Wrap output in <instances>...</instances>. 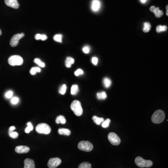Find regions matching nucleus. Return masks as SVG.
<instances>
[{
	"label": "nucleus",
	"instance_id": "obj_1",
	"mask_svg": "<svg viewBox=\"0 0 168 168\" xmlns=\"http://www.w3.org/2000/svg\"><path fill=\"white\" fill-rule=\"evenodd\" d=\"M165 118V114L161 110H157L154 112L151 117V120L153 123L159 124L162 122Z\"/></svg>",
	"mask_w": 168,
	"mask_h": 168
},
{
	"label": "nucleus",
	"instance_id": "obj_25",
	"mask_svg": "<svg viewBox=\"0 0 168 168\" xmlns=\"http://www.w3.org/2000/svg\"><path fill=\"white\" fill-rule=\"evenodd\" d=\"M35 39L37 40H42L43 41L46 40L47 39V37L46 35H41L39 34H37L35 36Z\"/></svg>",
	"mask_w": 168,
	"mask_h": 168
},
{
	"label": "nucleus",
	"instance_id": "obj_26",
	"mask_svg": "<svg viewBox=\"0 0 168 168\" xmlns=\"http://www.w3.org/2000/svg\"><path fill=\"white\" fill-rule=\"evenodd\" d=\"M41 72V69L39 67H32L30 70V73L32 75H35L37 72Z\"/></svg>",
	"mask_w": 168,
	"mask_h": 168
},
{
	"label": "nucleus",
	"instance_id": "obj_28",
	"mask_svg": "<svg viewBox=\"0 0 168 168\" xmlns=\"http://www.w3.org/2000/svg\"><path fill=\"white\" fill-rule=\"evenodd\" d=\"M33 129V127L31 122H28L27 123V127L25 129L26 133H29L30 131H32Z\"/></svg>",
	"mask_w": 168,
	"mask_h": 168
},
{
	"label": "nucleus",
	"instance_id": "obj_7",
	"mask_svg": "<svg viewBox=\"0 0 168 168\" xmlns=\"http://www.w3.org/2000/svg\"><path fill=\"white\" fill-rule=\"evenodd\" d=\"M108 139L112 145H118L121 142V139L114 132H110L108 134Z\"/></svg>",
	"mask_w": 168,
	"mask_h": 168
},
{
	"label": "nucleus",
	"instance_id": "obj_20",
	"mask_svg": "<svg viewBox=\"0 0 168 168\" xmlns=\"http://www.w3.org/2000/svg\"><path fill=\"white\" fill-rule=\"evenodd\" d=\"M103 84L104 85L105 88H109L111 85V80L109 78H105L103 79Z\"/></svg>",
	"mask_w": 168,
	"mask_h": 168
},
{
	"label": "nucleus",
	"instance_id": "obj_22",
	"mask_svg": "<svg viewBox=\"0 0 168 168\" xmlns=\"http://www.w3.org/2000/svg\"><path fill=\"white\" fill-rule=\"evenodd\" d=\"M143 25V31L144 32H148L150 31V30L151 27L150 23L148 22H146L145 23H144Z\"/></svg>",
	"mask_w": 168,
	"mask_h": 168
},
{
	"label": "nucleus",
	"instance_id": "obj_15",
	"mask_svg": "<svg viewBox=\"0 0 168 168\" xmlns=\"http://www.w3.org/2000/svg\"><path fill=\"white\" fill-rule=\"evenodd\" d=\"M58 133L62 135L68 136L71 134V131L66 129H58Z\"/></svg>",
	"mask_w": 168,
	"mask_h": 168
},
{
	"label": "nucleus",
	"instance_id": "obj_31",
	"mask_svg": "<svg viewBox=\"0 0 168 168\" xmlns=\"http://www.w3.org/2000/svg\"><path fill=\"white\" fill-rule=\"evenodd\" d=\"M66 89H67V87H66V85H63V86H62L60 88L59 93H60V94H62V95H64V94L65 93Z\"/></svg>",
	"mask_w": 168,
	"mask_h": 168
},
{
	"label": "nucleus",
	"instance_id": "obj_16",
	"mask_svg": "<svg viewBox=\"0 0 168 168\" xmlns=\"http://www.w3.org/2000/svg\"><path fill=\"white\" fill-rule=\"evenodd\" d=\"M74 59L71 57H67L65 60V65L67 68H70L72 64H74Z\"/></svg>",
	"mask_w": 168,
	"mask_h": 168
},
{
	"label": "nucleus",
	"instance_id": "obj_2",
	"mask_svg": "<svg viewBox=\"0 0 168 168\" xmlns=\"http://www.w3.org/2000/svg\"><path fill=\"white\" fill-rule=\"evenodd\" d=\"M71 108L76 116H81L83 114V109L81 103L78 100H75L71 105Z\"/></svg>",
	"mask_w": 168,
	"mask_h": 168
},
{
	"label": "nucleus",
	"instance_id": "obj_23",
	"mask_svg": "<svg viewBox=\"0 0 168 168\" xmlns=\"http://www.w3.org/2000/svg\"><path fill=\"white\" fill-rule=\"evenodd\" d=\"M167 30V27L166 26L158 25L156 28L157 32L160 33L161 32H165Z\"/></svg>",
	"mask_w": 168,
	"mask_h": 168
},
{
	"label": "nucleus",
	"instance_id": "obj_11",
	"mask_svg": "<svg viewBox=\"0 0 168 168\" xmlns=\"http://www.w3.org/2000/svg\"><path fill=\"white\" fill-rule=\"evenodd\" d=\"M5 3L8 7L15 9L19 7V4L17 0H5Z\"/></svg>",
	"mask_w": 168,
	"mask_h": 168
},
{
	"label": "nucleus",
	"instance_id": "obj_29",
	"mask_svg": "<svg viewBox=\"0 0 168 168\" xmlns=\"http://www.w3.org/2000/svg\"><path fill=\"white\" fill-rule=\"evenodd\" d=\"M34 62L36 63L37 65H38L39 66H40V67H45V64H44L43 62H42V61L40 59H39V58H35V59H34Z\"/></svg>",
	"mask_w": 168,
	"mask_h": 168
},
{
	"label": "nucleus",
	"instance_id": "obj_18",
	"mask_svg": "<svg viewBox=\"0 0 168 168\" xmlns=\"http://www.w3.org/2000/svg\"><path fill=\"white\" fill-rule=\"evenodd\" d=\"M56 122L57 124H59L60 123L63 124H65L66 123V119H65V117L63 115H59L56 118Z\"/></svg>",
	"mask_w": 168,
	"mask_h": 168
},
{
	"label": "nucleus",
	"instance_id": "obj_27",
	"mask_svg": "<svg viewBox=\"0 0 168 168\" xmlns=\"http://www.w3.org/2000/svg\"><path fill=\"white\" fill-rule=\"evenodd\" d=\"M62 35L61 34H57V35H55L54 36L53 39L56 42H59V43H62Z\"/></svg>",
	"mask_w": 168,
	"mask_h": 168
},
{
	"label": "nucleus",
	"instance_id": "obj_35",
	"mask_svg": "<svg viewBox=\"0 0 168 168\" xmlns=\"http://www.w3.org/2000/svg\"><path fill=\"white\" fill-rule=\"evenodd\" d=\"M13 95V92L11 91H9L8 92H7L5 94V97L7 98H11L12 97Z\"/></svg>",
	"mask_w": 168,
	"mask_h": 168
},
{
	"label": "nucleus",
	"instance_id": "obj_38",
	"mask_svg": "<svg viewBox=\"0 0 168 168\" xmlns=\"http://www.w3.org/2000/svg\"><path fill=\"white\" fill-rule=\"evenodd\" d=\"M15 129V126H11L10 127L9 129V132H12L14 131Z\"/></svg>",
	"mask_w": 168,
	"mask_h": 168
},
{
	"label": "nucleus",
	"instance_id": "obj_40",
	"mask_svg": "<svg viewBox=\"0 0 168 168\" xmlns=\"http://www.w3.org/2000/svg\"><path fill=\"white\" fill-rule=\"evenodd\" d=\"M1 34H2V32H1V30H0V36L1 35Z\"/></svg>",
	"mask_w": 168,
	"mask_h": 168
},
{
	"label": "nucleus",
	"instance_id": "obj_4",
	"mask_svg": "<svg viewBox=\"0 0 168 168\" xmlns=\"http://www.w3.org/2000/svg\"><path fill=\"white\" fill-rule=\"evenodd\" d=\"M36 130L37 133L39 134H48L51 131V127L46 123H40L37 126Z\"/></svg>",
	"mask_w": 168,
	"mask_h": 168
},
{
	"label": "nucleus",
	"instance_id": "obj_34",
	"mask_svg": "<svg viewBox=\"0 0 168 168\" xmlns=\"http://www.w3.org/2000/svg\"><path fill=\"white\" fill-rule=\"evenodd\" d=\"M84 72L82 70L80 69H79L77 70L75 72V75L76 76H78L80 75H82V74H83Z\"/></svg>",
	"mask_w": 168,
	"mask_h": 168
},
{
	"label": "nucleus",
	"instance_id": "obj_32",
	"mask_svg": "<svg viewBox=\"0 0 168 168\" xmlns=\"http://www.w3.org/2000/svg\"><path fill=\"white\" fill-rule=\"evenodd\" d=\"M9 135L11 138H17L18 136V134L16 132H14V131H12V132H9Z\"/></svg>",
	"mask_w": 168,
	"mask_h": 168
},
{
	"label": "nucleus",
	"instance_id": "obj_14",
	"mask_svg": "<svg viewBox=\"0 0 168 168\" xmlns=\"http://www.w3.org/2000/svg\"><path fill=\"white\" fill-rule=\"evenodd\" d=\"M153 12L154 13L155 15L157 18H161L164 14L162 11L160 10L159 8H158V7H157V8L155 7L154 10L153 11Z\"/></svg>",
	"mask_w": 168,
	"mask_h": 168
},
{
	"label": "nucleus",
	"instance_id": "obj_13",
	"mask_svg": "<svg viewBox=\"0 0 168 168\" xmlns=\"http://www.w3.org/2000/svg\"><path fill=\"white\" fill-rule=\"evenodd\" d=\"M101 7V2L98 0H93L92 2V9L94 12L98 11Z\"/></svg>",
	"mask_w": 168,
	"mask_h": 168
},
{
	"label": "nucleus",
	"instance_id": "obj_12",
	"mask_svg": "<svg viewBox=\"0 0 168 168\" xmlns=\"http://www.w3.org/2000/svg\"><path fill=\"white\" fill-rule=\"evenodd\" d=\"M24 168H35V162L32 159L27 158L24 161Z\"/></svg>",
	"mask_w": 168,
	"mask_h": 168
},
{
	"label": "nucleus",
	"instance_id": "obj_33",
	"mask_svg": "<svg viewBox=\"0 0 168 168\" xmlns=\"http://www.w3.org/2000/svg\"><path fill=\"white\" fill-rule=\"evenodd\" d=\"M19 101V99L17 97H14L11 100V102L12 104L15 105L17 104Z\"/></svg>",
	"mask_w": 168,
	"mask_h": 168
},
{
	"label": "nucleus",
	"instance_id": "obj_5",
	"mask_svg": "<svg viewBox=\"0 0 168 168\" xmlns=\"http://www.w3.org/2000/svg\"><path fill=\"white\" fill-rule=\"evenodd\" d=\"M8 62L11 66L21 65L23 64V60L21 56L18 55H13L9 57Z\"/></svg>",
	"mask_w": 168,
	"mask_h": 168
},
{
	"label": "nucleus",
	"instance_id": "obj_19",
	"mask_svg": "<svg viewBox=\"0 0 168 168\" xmlns=\"http://www.w3.org/2000/svg\"><path fill=\"white\" fill-rule=\"evenodd\" d=\"M79 89L78 85H74L71 87V93L72 95H76L79 92Z\"/></svg>",
	"mask_w": 168,
	"mask_h": 168
},
{
	"label": "nucleus",
	"instance_id": "obj_39",
	"mask_svg": "<svg viewBox=\"0 0 168 168\" xmlns=\"http://www.w3.org/2000/svg\"><path fill=\"white\" fill-rule=\"evenodd\" d=\"M147 1V0H141V3H143V4H144L146 2V1Z\"/></svg>",
	"mask_w": 168,
	"mask_h": 168
},
{
	"label": "nucleus",
	"instance_id": "obj_8",
	"mask_svg": "<svg viewBox=\"0 0 168 168\" xmlns=\"http://www.w3.org/2000/svg\"><path fill=\"white\" fill-rule=\"evenodd\" d=\"M25 34H17L13 36L11 39L10 41V44L12 47H15L18 45L19 43V41L21 39V38L24 37Z\"/></svg>",
	"mask_w": 168,
	"mask_h": 168
},
{
	"label": "nucleus",
	"instance_id": "obj_17",
	"mask_svg": "<svg viewBox=\"0 0 168 168\" xmlns=\"http://www.w3.org/2000/svg\"><path fill=\"white\" fill-rule=\"evenodd\" d=\"M92 119H93V121H94V122L98 125H101L104 121V119L103 118H99V117L96 116H93Z\"/></svg>",
	"mask_w": 168,
	"mask_h": 168
},
{
	"label": "nucleus",
	"instance_id": "obj_6",
	"mask_svg": "<svg viewBox=\"0 0 168 168\" xmlns=\"http://www.w3.org/2000/svg\"><path fill=\"white\" fill-rule=\"evenodd\" d=\"M78 146L79 150L86 152H90L93 148L92 143L89 141H81L78 144Z\"/></svg>",
	"mask_w": 168,
	"mask_h": 168
},
{
	"label": "nucleus",
	"instance_id": "obj_36",
	"mask_svg": "<svg viewBox=\"0 0 168 168\" xmlns=\"http://www.w3.org/2000/svg\"><path fill=\"white\" fill-rule=\"evenodd\" d=\"M90 48L88 46H86L83 48V51L85 53L87 54L89 52Z\"/></svg>",
	"mask_w": 168,
	"mask_h": 168
},
{
	"label": "nucleus",
	"instance_id": "obj_30",
	"mask_svg": "<svg viewBox=\"0 0 168 168\" xmlns=\"http://www.w3.org/2000/svg\"><path fill=\"white\" fill-rule=\"evenodd\" d=\"M110 122H111V121L109 119H107L105 121H104V122L102 123V125H101L102 127L104 128H108L109 126Z\"/></svg>",
	"mask_w": 168,
	"mask_h": 168
},
{
	"label": "nucleus",
	"instance_id": "obj_24",
	"mask_svg": "<svg viewBox=\"0 0 168 168\" xmlns=\"http://www.w3.org/2000/svg\"><path fill=\"white\" fill-rule=\"evenodd\" d=\"M78 168H92V165L88 162H84L79 164Z\"/></svg>",
	"mask_w": 168,
	"mask_h": 168
},
{
	"label": "nucleus",
	"instance_id": "obj_10",
	"mask_svg": "<svg viewBox=\"0 0 168 168\" xmlns=\"http://www.w3.org/2000/svg\"><path fill=\"white\" fill-rule=\"evenodd\" d=\"M30 150V149L28 146H22V145L17 146L15 148V152L18 154H25V153H28L29 152Z\"/></svg>",
	"mask_w": 168,
	"mask_h": 168
},
{
	"label": "nucleus",
	"instance_id": "obj_37",
	"mask_svg": "<svg viewBox=\"0 0 168 168\" xmlns=\"http://www.w3.org/2000/svg\"><path fill=\"white\" fill-rule=\"evenodd\" d=\"M92 62L94 65H96L98 62V59L96 57H93L92 59Z\"/></svg>",
	"mask_w": 168,
	"mask_h": 168
},
{
	"label": "nucleus",
	"instance_id": "obj_9",
	"mask_svg": "<svg viewBox=\"0 0 168 168\" xmlns=\"http://www.w3.org/2000/svg\"><path fill=\"white\" fill-rule=\"evenodd\" d=\"M61 160L58 157L51 158L48 162L49 168H56L61 164Z\"/></svg>",
	"mask_w": 168,
	"mask_h": 168
},
{
	"label": "nucleus",
	"instance_id": "obj_21",
	"mask_svg": "<svg viewBox=\"0 0 168 168\" xmlns=\"http://www.w3.org/2000/svg\"><path fill=\"white\" fill-rule=\"evenodd\" d=\"M97 97L99 100H105L107 97V95L105 92L97 93Z\"/></svg>",
	"mask_w": 168,
	"mask_h": 168
},
{
	"label": "nucleus",
	"instance_id": "obj_3",
	"mask_svg": "<svg viewBox=\"0 0 168 168\" xmlns=\"http://www.w3.org/2000/svg\"><path fill=\"white\" fill-rule=\"evenodd\" d=\"M135 163L137 166L140 168H150L153 165V162L151 161L145 160L140 157H136Z\"/></svg>",
	"mask_w": 168,
	"mask_h": 168
}]
</instances>
